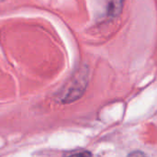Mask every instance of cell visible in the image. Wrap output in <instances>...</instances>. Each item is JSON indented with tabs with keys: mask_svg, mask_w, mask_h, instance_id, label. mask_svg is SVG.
Returning a JSON list of instances; mask_svg holds the SVG:
<instances>
[{
	"mask_svg": "<svg viewBox=\"0 0 157 157\" xmlns=\"http://www.w3.org/2000/svg\"><path fill=\"white\" fill-rule=\"evenodd\" d=\"M87 70H82L75 76L68 86L67 89L63 92L61 99L63 103H71L77 100L83 96L87 86Z\"/></svg>",
	"mask_w": 157,
	"mask_h": 157,
	"instance_id": "obj_1",
	"label": "cell"
},
{
	"mask_svg": "<svg viewBox=\"0 0 157 157\" xmlns=\"http://www.w3.org/2000/svg\"><path fill=\"white\" fill-rule=\"evenodd\" d=\"M124 0H95L96 9L100 17L113 19L122 11Z\"/></svg>",
	"mask_w": 157,
	"mask_h": 157,
	"instance_id": "obj_2",
	"label": "cell"
},
{
	"mask_svg": "<svg viewBox=\"0 0 157 157\" xmlns=\"http://www.w3.org/2000/svg\"><path fill=\"white\" fill-rule=\"evenodd\" d=\"M145 155V154L144 153H143V152H140V151H138V152H133V153H131L130 155H129V156L132 157V156H144Z\"/></svg>",
	"mask_w": 157,
	"mask_h": 157,
	"instance_id": "obj_3",
	"label": "cell"
}]
</instances>
